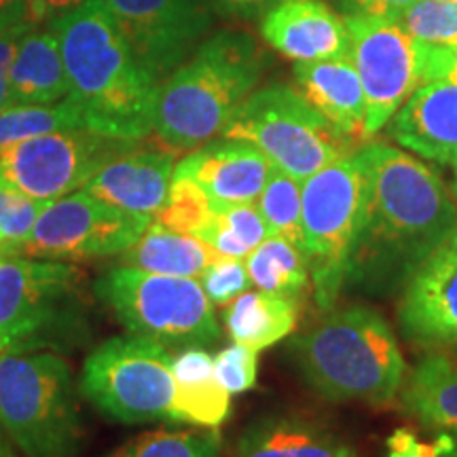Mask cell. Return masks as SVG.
Listing matches in <instances>:
<instances>
[{
	"mask_svg": "<svg viewBox=\"0 0 457 457\" xmlns=\"http://www.w3.org/2000/svg\"><path fill=\"white\" fill-rule=\"evenodd\" d=\"M356 157L367 171L369 205L345 284L390 293L455 231L457 204L443 180L409 153L369 142Z\"/></svg>",
	"mask_w": 457,
	"mask_h": 457,
	"instance_id": "6da1fadb",
	"label": "cell"
},
{
	"mask_svg": "<svg viewBox=\"0 0 457 457\" xmlns=\"http://www.w3.org/2000/svg\"><path fill=\"white\" fill-rule=\"evenodd\" d=\"M60 41L71 98L85 128L123 140H145L155 129L162 83L140 64L104 0L51 20Z\"/></svg>",
	"mask_w": 457,
	"mask_h": 457,
	"instance_id": "7a4b0ae2",
	"label": "cell"
},
{
	"mask_svg": "<svg viewBox=\"0 0 457 457\" xmlns=\"http://www.w3.org/2000/svg\"><path fill=\"white\" fill-rule=\"evenodd\" d=\"M293 352L307 386L330 403L386 404L407 373L390 324L364 305L333 307L295 341Z\"/></svg>",
	"mask_w": 457,
	"mask_h": 457,
	"instance_id": "3957f363",
	"label": "cell"
},
{
	"mask_svg": "<svg viewBox=\"0 0 457 457\" xmlns=\"http://www.w3.org/2000/svg\"><path fill=\"white\" fill-rule=\"evenodd\" d=\"M261 72L259 47L245 34L220 32L205 41L162 83L153 129L159 142L185 153L222 134Z\"/></svg>",
	"mask_w": 457,
	"mask_h": 457,
	"instance_id": "277c9868",
	"label": "cell"
},
{
	"mask_svg": "<svg viewBox=\"0 0 457 457\" xmlns=\"http://www.w3.org/2000/svg\"><path fill=\"white\" fill-rule=\"evenodd\" d=\"M85 273L62 261L0 254V353L71 352L89 339Z\"/></svg>",
	"mask_w": 457,
	"mask_h": 457,
	"instance_id": "5b68a950",
	"label": "cell"
},
{
	"mask_svg": "<svg viewBox=\"0 0 457 457\" xmlns=\"http://www.w3.org/2000/svg\"><path fill=\"white\" fill-rule=\"evenodd\" d=\"M0 428L21 457H79L83 424L66 360L0 353Z\"/></svg>",
	"mask_w": 457,
	"mask_h": 457,
	"instance_id": "8992f818",
	"label": "cell"
},
{
	"mask_svg": "<svg viewBox=\"0 0 457 457\" xmlns=\"http://www.w3.org/2000/svg\"><path fill=\"white\" fill-rule=\"evenodd\" d=\"M369 179L356 153L318 170L301 187V225L320 310L330 312L367 219Z\"/></svg>",
	"mask_w": 457,
	"mask_h": 457,
	"instance_id": "52a82bcc",
	"label": "cell"
},
{
	"mask_svg": "<svg viewBox=\"0 0 457 457\" xmlns=\"http://www.w3.org/2000/svg\"><path fill=\"white\" fill-rule=\"evenodd\" d=\"M94 293L129 335L168 350L212 345L220 337L212 301L195 278L159 276L119 265L96 279Z\"/></svg>",
	"mask_w": 457,
	"mask_h": 457,
	"instance_id": "ba28073f",
	"label": "cell"
},
{
	"mask_svg": "<svg viewBox=\"0 0 457 457\" xmlns=\"http://www.w3.org/2000/svg\"><path fill=\"white\" fill-rule=\"evenodd\" d=\"M222 138L250 142L299 182L352 155L353 145L350 136L307 104L299 91L279 83L253 91L233 112Z\"/></svg>",
	"mask_w": 457,
	"mask_h": 457,
	"instance_id": "9c48e42d",
	"label": "cell"
},
{
	"mask_svg": "<svg viewBox=\"0 0 457 457\" xmlns=\"http://www.w3.org/2000/svg\"><path fill=\"white\" fill-rule=\"evenodd\" d=\"M171 360L168 347L145 337H111L85 360L79 390L112 421H176Z\"/></svg>",
	"mask_w": 457,
	"mask_h": 457,
	"instance_id": "30bf717a",
	"label": "cell"
},
{
	"mask_svg": "<svg viewBox=\"0 0 457 457\" xmlns=\"http://www.w3.org/2000/svg\"><path fill=\"white\" fill-rule=\"evenodd\" d=\"M142 140L111 138L91 129L55 131L0 146V180L41 202L87 187L98 171Z\"/></svg>",
	"mask_w": 457,
	"mask_h": 457,
	"instance_id": "8fae6325",
	"label": "cell"
},
{
	"mask_svg": "<svg viewBox=\"0 0 457 457\" xmlns=\"http://www.w3.org/2000/svg\"><path fill=\"white\" fill-rule=\"evenodd\" d=\"M153 216L131 214L87 191L49 202L20 254L38 259H100L121 254L151 227Z\"/></svg>",
	"mask_w": 457,
	"mask_h": 457,
	"instance_id": "7c38bea8",
	"label": "cell"
},
{
	"mask_svg": "<svg viewBox=\"0 0 457 457\" xmlns=\"http://www.w3.org/2000/svg\"><path fill=\"white\" fill-rule=\"evenodd\" d=\"M350 57L367 100L364 136L373 138L421 87L415 38L392 20L345 15Z\"/></svg>",
	"mask_w": 457,
	"mask_h": 457,
	"instance_id": "4fadbf2b",
	"label": "cell"
},
{
	"mask_svg": "<svg viewBox=\"0 0 457 457\" xmlns=\"http://www.w3.org/2000/svg\"><path fill=\"white\" fill-rule=\"evenodd\" d=\"M140 64L159 83L210 26L202 0H104Z\"/></svg>",
	"mask_w": 457,
	"mask_h": 457,
	"instance_id": "5bb4252c",
	"label": "cell"
},
{
	"mask_svg": "<svg viewBox=\"0 0 457 457\" xmlns=\"http://www.w3.org/2000/svg\"><path fill=\"white\" fill-rule=\"evenodd\" d=\"M398 324L403 335L417 345L457 343V228L421 261L403 286Z\"/></svg>",
	"mask_w": 457,
	"mask_h": 457,
	"instance_id": "9a60e30c",
	"label": "cell"
},
{
	"mask_svg": "<svg viewBox=\"0 0 457 457\" xmlns=\"http://www.w3.org/2000/svg\"><path fill=\"white\" fill-rule=\"evenodd\" d=\"M271 162L244 140H219L204 145L174 168V174L195 180L214 212L227 205L254 204L270 179Z\"/></svg>",
	"mask_w": 457,
	"mask_h": 457,
	"instance_id": "2e32d148",
	"label": "cell"
},
{
	"mask_svg": "<svg viewBox=\"0 0 457 457\" xmlns=\"http://www.w3.org/2000/svg\"><path fill=\"white\" fill-rule=\"evenodd\" d=\"M262 38L295 62L350 55L345 20L324 0H282L262 15Z\"/></svg>",
	"mask_w": 457,
	"mask_h": 457,
	"instance_id": "e0dca14e",
	"label": "cell"
},
{
	"mask_svg": "<svg viewBox=\"0 0 457 457\" xmlns=\"http://www.w3.org/2000/svg\"><path fill=\"white\" fill-rule=\"evenodd\" d=\"M174 151L142 148L125 153L104 165L85 187V191L102 202L131 214L155 216L170 195L174 179Z\"/></svg>",
	"mask_w": 457,
	"mask_h": 457,
	"instance_id": "ac0fdd59",
	"label": "cell"
},
{
	"mask_svg": "<svg viewBox=\"0 0 457 457\" xmlns=\"http://www.w3.org/2000/svg\"><path fill=\"white\" fill-rule=\"evenodd\" d=\"M400 146L436 163L457 159V83L421 85L390 121Z\"/></svg>",
	"mask_w": 457,
	"mask_h": 457,
	"instance_id": "d6986e66",
	"label": "cell"
},
{
	"mask_svg": "<svg viewBox=\"0 0 457 457\" xmlns=\"http://www.w3.org/2000/svg\"><path fill=\"white\" fill-rule=\"evenodd\" d=\"M296 91L307 104L352 140H367V100L350 55L333 60L296 62Z\"/></svg>",
	"mask_w": 457,
	"mask_h": 457,
	"instance_id": "ffe728a7",
	"label": "cell"
},
{
	"mask_svg": "<svg viewBox=\"0 0 457 457\" xmlns=\"http://www.w3.org/2000/svg\"><path fill=\"white\" fill-rule=\"evenodd\" d=\"M66 66L54 30H37L34 24L17 47L9 74L7 108L47 106L68 98ZM4 108V111H7Z\"/></svg>",
	"mask_w": 457,
	"mask_h": 457,
	"instance_id": "44dd1931",
	"label": "cell"
},
{
	"mask_svg": "<svg viewBox=\"0 0 457 457\" xmlns=\"http://www.w3.org/2000/svg\"><path fill=\"white\" fill-rule=\"evenodd\" d=\"M237 457H358L327 428L296 415H267L245 428Z\"/></svg>",
	"mask_w": 457,
	"mask_h": 457,
	"instance_id": "7402d4cb",
	"label": "cell"
},
{
	"mask_svg": "<svg viewBox=\"0 0 457 457\" xmlns=\"http://www.w3.org/2000/svg\"><path fill=\"white\" fill-rule=\"evenodd\" d=\"M176 379L174 417L182 424L220 428L231 413V394L216 377L214 358L202 347H188L171 360Z\"/></svg>",
	"mask_w": 457,
	"mask_h": 457,
	"instance_id": "603a6c76",
	"label": "cell"
},
{
	"mask_svg": "<svg viewBox=\"0 0 457 457\" xmlns=\"http://www.w3.org/2000/svg\"><path fill=\"white\" fill-rule=\"evenodd\" d=\"M400 407L420 424L457 430V358L430 352L400 386Z\"/></svg>",
	"mask_w": 457,
	"mask_h": 457,
	"instance_id": "cb8c5ba5",
	"label": "cell"
},
{
	"mask_svg": "<svg viewBox=\"0 0 457 457\" xmlns=\"http://www.w3.org/2000/svg\"><path fill=\"white\" fill-rule=\"evenodd\" d=\"M299 322V301L265 290H245L225 310V327L233 343L261 352L286 339Z\"/></svg>",
	"mask_w": 457,
	"mask_h": 457,
	"instance_id": "d4e9b609",
	"label": "cell"
},
{
	"mask_svg": "<svg viewBox=\"0 0 457 457\" xmlns=\"http://www.w3.org/2000/svg\"><path fill=\"white\" fill-rule=\"evenodd\" d=\"M220 259L208 244L195 236L174 233L155 220L134 245L121 253V265L159 273V276L197 278L210 262Z\"/></svg>",
	"mask_w": 457,
	"mask_h": 457,
	"instance_id": "484cf974",
	"label": "cell"
},
{
	"mask_svg": "<svg viewBox=\"0 0 457 457\" xmlns=\"http://www.w3.org/2000/svg\"><path fill=\"white\" fill-rule=\"evenodd\" d=\"M253 284L265 293L301 301L310 286V259L288 239L270 236L245 259Z\"/></svg>",
	"mask_w": 457,
	"mask_h": 457,
	"instance_id": "4316f807",
	"label": "cell"
},
{
	"mask_svg": "<svg viewBox=\"0 0 457 457\" xmlns=\"http://www.w3.org/2000/svg\"><path fill=\"white\" fill-rule=\"evenodd\" d=\"M195 237L220 256L244 261L270 237V231L254 204H236L216 210L210 225Z\"/></svg>",
	"mask_w": 457,
	"mask_h": 457,
	"instance_id": "83f0119b",
	"label": "cell"
},
{
	"mask_svg": "<svg viewBox=\"0 0 457 457\" xmlns=\"http://www.w3.org/2000/svg\"><path fill=\"white\" fill-rule=\"evenodd\" d=\"M219 428L193 430H153L131 438L106 457H219Z\"/></svg>",
	"mask_w": 457,
	"mask_h": 457,
	"instance_id": "f1b7e54d",
	"label": "cell"
},
{
	"mask_svg": "<svg viewBox=\"0 0 457 457\" xmlns=\"http://www.w3.org/2000/svg\"><path fill=\"white\" fill-rule=\"evenodd\" d=\"M71 129H87L81 111L71 98L47 106H13L0 112V146Z\"/></svg>",
	"mask_w": 457,
	"mask_h": 457,
	"instance_id": "f546056e",
	"label": "cell"
},
{
	"mask_svg": "<svg viewBox=\"0 0 457 457\" xmlns=\"http://www.w3.org/2000/svg\"><path fill=\"white\" fill-rule=\"evenodd\" d=\"M259 212L270 236L288 239L305 253L301 225V182L271 165L270 179L259 197Z\"/></svg>",
	"mask_w": 457,
	"mask_h": 457,
	"instance_id": "4dcf8cb0",
	"label": "cell"
},
{
	"mask_svg": "<svg viewBox=\"0 0 457 457\" xmlns=\"http://www.w3.org/2000/svg\"><path fill=\"white\" fill-rule=\"evenodd\" d=\"M214 219V208L195 180L174 174L168 202L155 216L157 225L174 233L197 236Z\"/></svg>",
	"mask_w": 457,
	"mask_h": 457,
	"instance_id": "1f68e13d",
	"label": "cell"
},
{
	"mask_svg": "<svg viewBox=\"0 0 457 457\" xmlns=\"http://www.w3.org/2000/svg\"><path fill=\"white\" fill-rule=\"evenodd\" d=\"M394 21L420 43H457L455 0H415Z\"/></svg>",
	"mask_w": 457,
	"mask_h": 457,
	"instance_id": "d6a6232c",
	"label": "cell"
},
{
	"mask_svg": "<svg viewBox=\"0 0 457 457\" xmlns=\"http://www.w3.org/2000/svg\"><path fill=\"white\" fill-rule=\"evenodd\" d=\"M47 205L0 180V254H20Z\"/></svg>",
	"mask_w": 457,
	"mask_h": 457,
	"instance_id": "836d02e7",
	"label": "cell"
},
{
	"mask_svg": "<svg viewBox=\"0 0 457 457\" xmlns=\"http://www.w3.org/2000/svg\"><path fill=\"white\" fill-rule=\"evenodd\" d=\"M199 284H202L208 299L212 301V305L227 307L239 295L250 290L253 279H250L248 270H245V262L239 259H228V256H220V259H216L205 267Z\"/></svg>",
	"mask_w": 457,
	"mask_h": 457,
	"instance_id": "e575fe53",
	"label": "cell"
},
{
	"mask_svg": "<svg viewBox=\"0 0 457 457\" xmlns=\"http://www.w3.org/2000/svg\"><path fill=\"white\" fill-rule=\"evenodd\" d=\"M214 370L228 394H244L256 387L259 377V352L253 347L233 343L216 353Z\"/></svg>",
	"mask_w": 457,
	"mask_h": 457,
	"instance_id": "d590c367",
	"label": "cell"
},
{
	"mask_svg": "<svg viewBox=\"0 0 457 457\" xmlns=\"http://www.w3.org/2000/svg\"><path fill=\"white\" fill-rule=\"evenodd\" d=\"M417 68L421 85L434 81L457 83V43H420L415 41Z\"/></svg>",
	"mask_w": 457,
	"mask_h": 457,
	"instance_id": "8d00e7d4",
	"label": "cell"
},
{
	"mask_svg": "<svg viewBox=\"0 0 457 457\" xmlns=\"http://www.w3.org/2000/svg\"><path fill=\"white\" fill-rule=\"evenodd\" d=\"M34 26L26 17V11L4 17L0 21V112L7 108V96H9V74L11 66H13L17 47H20L21 38L26 32Z\"/></svg>",
	"mask_w": 457,
	"mask_h": 457,
	"instance_id": "74e56055",
	"label": "cell"
},
{
	"mask_svg": "<svg viewBox=\"0 0 457 457\" xmlns=\"http://www.w3.org/2000/svg\"><path fill=\"white\" fill-rule=\"evenodd\" d=\"M387 457H451L455 443L453 434H438L434 443H421L407 428H398L386 441Z\"/></svg>",
	"mask_w": 457,
	"mask_h": 457,
	"instance_id": "f35d334b",
	"label": "cell"
},
{
	"mask_svg": "<svg viewBox=\"0 0 457 457\" xmlns=\"http://www.w3.org/2000/svg\"><path fill=\"white\" fill-rule=\"evenodd\" d=\"M345 15H369L379 20H396L415 0H337Z\"/></svg>",
	"mask_w": 457,
	"mask_h": 457,
	"instance_id": "ab89813d",
	"label": "cell"
},
{
	"mask_svg": "<svg viewBox=\"0 0 457 457\" xmlns=\"http://www.w3.org/2000/svg\"><path fill=\"white\" fill-rule=\"evenodd\" d=\"M214 7L227 15L244 17V20H254L271 11L282 0H212Z\"/></svg>",
	"mask_w": 457,
	"mask_h": 457,
	"instance_id": "60d3db41",
	"label": "cell"
},
{
	"mask_svg": "<svg viewBox=\"0 0 457 457\" xmlns=\"http://www.w3.org/2000/svg\"><path fill=\"white\" fill-rule=\"evenodd\" d=\"M85 0H28L26 3V17L30 21H41L47 17H60L68 13V11L81 7Z\"/></svg>",
	"mask_w": 457,
	"mask_h": 457,
	"instance_id": "b9f144b4",
	"label": "cell"
},
{
	"mask_svg": "<svg viewBox=\"0 0 457 457\" xmlns=\"http://www.w3.org/2000/svg\"><path fill=\"white\" fill-rule=\"evenodd\" d=\"M20 11H26L24 0H0V21H3L4 17L20 13Z\"/></svg>",
	"mask_w": 457,
	"mask_h": 457,
	"instance_id": "7bdbcfd3",
	"label": "cell"
},
{
	"mask_svg": "<svg viewBox=\"0 0 457 457\" xmlns=\"http://www.w3.org/2000/svg\"><path fill=\"white\" fill-rule=\"evenodd\" d=\"M0 457H21L13 447V443L9 441V436L4 434L3 428H0Z\"/></svg>",
	"mask_w": 457,
	"mask_h": 457,
	"instance_id": "ee69618b",
	"label": "cell"
},
{
	"mask_svg": "<svg viewBox=\"0 0 457 457\" xmlns=\"http://www.w3.org/2000/svg\"><path fill=\"white\" fill-rule=\"evenodd\" d=\"M453 195L457 197V159H453Z\"/></svg>",
	"mask_w": 457,
	"mask_h": 457,
	"instance_id": "f6af8a7d",
	"label": "cell"
},
{
	"mask_svg": "<svg viewBox=\"0 0 457 457\" xmlns=\"http://www.w3.org/2000/svg\"><path fill=\"white\" fill-rule=\"evenodd\" d=\"M453 443H455V449H453V455H451V457H457V430L453 434Z\"/></svg>",
	"mask_w": 457,
	"mask_h": 457,
	"instance_id": "bcb514c9",
	"label": "cell"
},
{
	"mask_svg": "<svg viewBox=\"0 0 457 457\" xmlns=\"http://www.w3.org/2000/svg\"><path fill=\"white\" fill-rule=\"evenodd\" d=\"M24 3H28V0H24Z\"/></svg>",
	"mask_w": 457,
	"mask_h": 457,
	"instance_id": "7dc6e473",
	"label": "cell"
},
{
	"mask_svg": "<svg viewBox=\"0 0 457 457\" xmlns=\"http://www.w3.org/2000/svg\"><path fill=\"white\" fill-rule=\"evenodd\" d=\"M455 3H457V0H455Z\"/></svg>",
	"mask_w": 457,
	"mask_h": 457,
	"instance_id": "c3c4849f",
	"label": "cell"
}]
</instances>
